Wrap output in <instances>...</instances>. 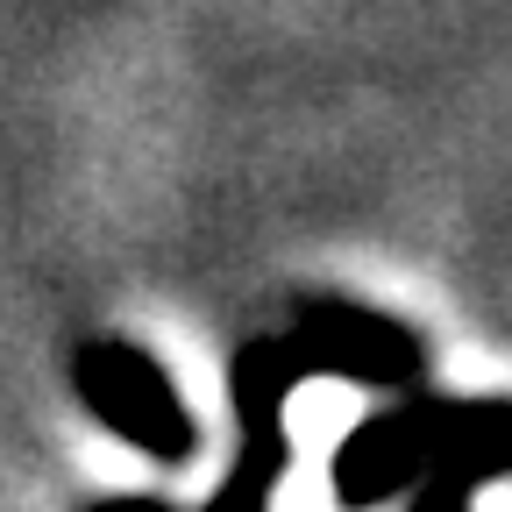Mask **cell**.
<instances>
[{"mask_svg": "<svg viewBox=\"0 0 512 512\" xmlns=\"http://www.w3.org/2000/svg\"><path fill=\"white\" fill-rule=\"evenodd\" d=\"M86 512H171V505H157V498H100Z\"/></svg>", "mask_w": 512, "mask_h": 512, "instance_id": "cell-5", "label": "cell"}, {"mask_svg": "<svg viewBox=\"0 0 512 512\" xmlns=\"http://www.w3.org/2000/svg\"><path fill=\"white\" fill-rule=\"evenodd\" d=\"M441 427H448V399L441 392H406L399 406L370 413L335 448V498L349 512H370L384 498H399L427 470V456L441 448Z\"/></svg>", "mask_w": 512, "mask_h": 512, "instance_id": "cell-3", "label": "cell"}, {"mask_svg": "<svg viewBox=\"0 0 512 512\" xmlns=\"http://www.w3.org/2000/svg\"><path fill=\"white\" fill-rule=\"evenodd\" d=\"M498 477H512V399H448L441 448L406 491L413 512H470V498Z\"/></svg>", "mask_w": 512, "mask_h": 512, "instance_id": "cell-4", "label": "cell"}, {"mask_svg": "<svg viewBox=\"0 0 512 512\" xmlns=\"http://www.w3.org/2000/svg\"><path fill=\"white\" fill-rule=\"evenodd\" d=\"M420 335L399 328L392 313L356 306V299H306L292 335H256L235 349V420H242V456L228 463L221 491L200 512H271V484L292 463V427H285V399L306 377H349V384H377L399 392L420 377Z\"/></svg>", "mask_w": 512, "mask_h": 512, "instance_id": "cell-1", "label": "cell"}, {"mask_svg": "<svg viewBox=\"0 0 512 512\" xmlns=\"http://www.w3.org/2000/svg\"><path fill=\"white\" fill-rule=\"evenodd\" d=\"M72 384H79L86 413H93L100 427H114L128 448H143V456H157V463H192L200 427H192L171 370H164L150 349L121 342V335H93V342H79V356H72Z\"/></svg>", "mask_w": 512, "mask_h": 512, "instance_id": "cell-2", "label": "cell"}]
</instances>
